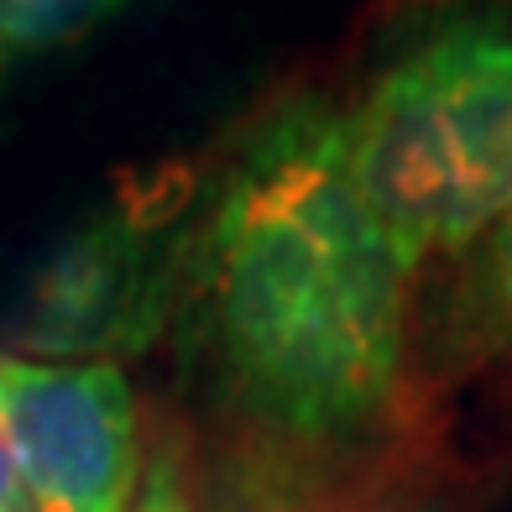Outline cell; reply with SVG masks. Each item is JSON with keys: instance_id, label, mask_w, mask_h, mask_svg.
<instances>
[{"instance_id": "8992f818", "label": "cell", "mask_w": 512, "mask_h": 512, "mask_svg": "<svg viewBox=\"0 0 512 512\" xmlns=\"http://www.w3.org/2000/svg\"><path fill=\"white\" fill-rule=\"evenodd\" d=\"M115 16H126V6L110 0H0V84L16 68L79 48Z\"/></svg>"}, {"instance_id": "5b68a950", "label": "cell", "mask_w": 512, "mask_h": 512, "mask_svg": "<svg viewBox=\"0 0 512 512\" xmlns=\"http://www.w3.org/2000/svg\"><path fill=\"white\" fill-rule=\"evenodd\" d=\"M512 361V209L434 272L424 309H413V366L424 377H481Z\"/></svg>"}, {"instance_id": "7a4b0ae2", "label": "cell", "mask_w": 512, "mask_h": 512, "mask_svg": "<svg viewBox=\"0 0 512 512\" xmlns=\"http://www.w3.org/2000/svg\"><path fill=\"white\" fill-rule=\"evenodd\" d=\"M345 162L392 262L418 277L512 209V16H445L345 105Z\"/></svg>"}, {"instance_id": "277c9868", "label": "cell", "mask_w": 512, "mask_h": 512, "mask_svg": "<svg viewBox=\"0 0 512 512\" xmlns=\"http://www.w3.org/2000/svg\"><path fill=\"white\" fill-rule=\"evenodd\" d=\"M0 424L32 512H131L142 429L121 366H58L0 351Z\"/></svg>"}, {"instance_id": "52a82bcc", "label": "cell", "mask_w": 512, "mask_h": 512, "mask_svg": "<svg viewBox=\"0 0 512 512\" xmlns=\"http://www.w3.org/2000/svg\"><path fill=\"white\" fill-rule=\"evenodd\" d=\"M351 471L324 476H256L236 471V497L230 512H413L382 486L345 481Z\"/></svg>"}, {"instance_id": "30bf717a", "label": "cell", "mask_w": 512, "mask_h": 512, "mask_svg": "<svg viewBox=\"0 0 512 512\" xmlns=\"http://www.w3.org/2000/svg\"><path fill=\"white\" fill-rule=\"evenodd\" d=\"M0 512H6V507H0Z\"/></svg>"}, {"instance_id": "ba28073f", "label": "cell", "mask_w": 512, "mask_h": 512, "mask_svg": "<svg viewBox=\"0 0 512 512\" xmlns=\"http://www.w3.org/2000/svg\"><path fill=\"white\" fill-rule=\"evenodd\" d=\"M131 512H194V481H189V460H183L178 439H162L142 460Z\"/></svg>"}, {"instance_id": "3957f363", "label": "cell", "mask_w": 512, "mask_h": 512, "mask_svg": "<svg viewBox=\"0 0 512 512\" xmlns=\"http://www.w3.org/2000/svg\"><path fill=\"white\" fill-rule=\"evenodd\" d=\"M199 173L152 162L89 204L21 277L0 314V351L58 366H121L173 335L183 241Z\"/></svg>"}, {"instance_id": "6da1fadb", "label": "cell", "mask_w": 512, "mask_h": 512, "mask_svg": "<svg viewBox=\"0 0 512 512\" xmlns=\"http://www.w3.org/2000/svg\"><path fill=\"white\" fill-rule=\"evenodd\" d=\"M173 340L236 471H356L398 434L413 283L351 183L345 105L272 100L199 173Z\"/></svg>"}, {"instance_id": "9c48e42d", "label": "cell", "mask_w": 512, "mask_h": 512, "mask_svg": "<svg viewBox=\"0 0 512 512\" xmlns=\"http://www.w3.org/2000/svg\"><path fill=\"white\" fill-rule=\"evenodd\" d=\"M0 507L6 512H32L27 486H21V471H16V455H11V439H6V424H0Z\"/></svg>"}]
</instances>
